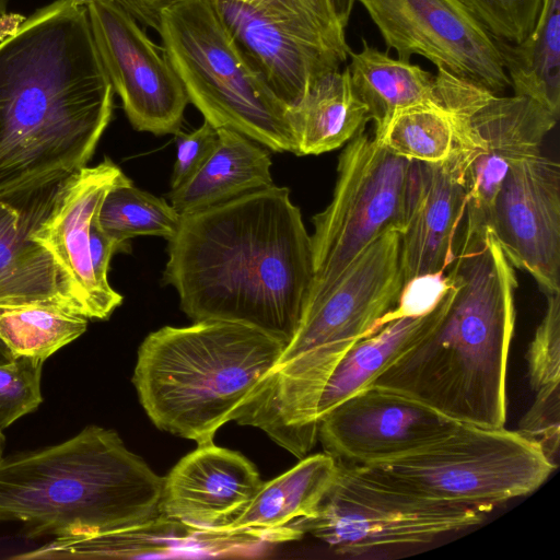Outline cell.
<instances>
[{
  "instance_id": "1",
  "label": "cell",
  "mask_w": 560,
  "mask_h": 560,
  "mask_svg": "<svg viewBox=\"0 0 560 560\" xmlns=\"http://www.w3.org/2000/svg\"><path fill=\"white\" fill-rule=\"evenodd\" d=\"M163 284L192 320L247 325L287 345L312 287V240L288 187L275 184L180 215Z\"/></svg>"
},
{
  "instance_id": "2",
  "label": "cell",
  "mask_w": 560,
  "mask_h": 560,
  "mask_svg": "<svg viewBox=\"0 0 560 560\" xmlns=\"http://www.w3.org/2000/svg\"><path fill=\"white\" fill-rule=\"evenodd\" d=\"M85 5L56 0L0 42V194L86 166L114 109Z\"/></svg>"
},
{
  "instance_id": "3",
  "label": "cell",
  "mask_w": 560,
  "mask_h": 560,
  "mask_svg": "<svg viewBox=\"0 0 560 560\" xmlns=\"http://www.w3.org/2000/svg\"><path fill=\"white\" fill-rule=\"evenodd\" d=\"M440 323L369 386L408 396L459 423L502 428L517 279L492 230L462 229L445 271Z\"/></svg>"
},
{
  "instance_id": "4",
  "label": "cell",
  "mask_w": 560,
  "mask_h": 560,
  "mask_svg": "<svg viewBox=\"0 0 560 560\" xmlns=\"http://www.w3.org/2000/svg\"><path fill=\"white\" fill-rule=\"evenodd\" d=\"M404 285L400 235L392 230L370 244L330 292L302 314L277 363L234 421L260 429L300 459L306 456L317 442L316 407L330 374L355 342L381 328Z\"/></svg>"
},
{
  "instance_id": "5",
  "label": "cell",
  "mask_w": 560,
  "mask_h": 560,
  "mask_svg": "<svg viewBox=\"0 0 560 560\" xmlns=\"http://www.w3.org/2000/svg\"><path fill=\"white\" fill-rule=\"evenodd\" d=\"M163 477L112 429L0 459V522L28 537H62L143 524L160 513Z\"/></svg>"
},
{
  "instance_id": "6",
  "label": "cell",
  "mask_w": 560,
  "mask_h": 560,
  "mask_svg": "<svg viewBox=\"0 0 560 560\" xmlns=\"http://www.w3.org/2000/svg\"><path fill=\"white\" fill-rule=\"evenodd\" d=\"M284 347L233 322L164 326L140 345L132 383L158 429L209 444L223 424L235 420Z\"/></svg>"
},
{
  "instance_id": "7",
  "label": "cell",
  "mask_w": 560,
  "mask_h": 560,
  "mask_svg": "<svg viewBox=\"0 0 560 560\" xmlns=\"http://www.w3.org/2000/svg\"><path fill=\"white\" fill-rule=\"evenodd\" d=\"M158 13L163 54L205 120L296 155L293 108L246 62L213 0H179Z\"/></svg>"
},
{
  "instance_id": "8",
  "label": "cell",
  "mask_w": 560,
  "mask_h": 560,
  "mask_svg": "<svg viewBox=\"0 0 560 560\" xmlns=\"http://www.w3.org/2000/svg\"><path fill=\"white\" fill-rule=\"evenodd\" d=\"M362 467L428 501L487 513L535 492L557 468L517 430L466 423L409 454Z\"/></svg>"
},
{
  "instance_id": "9",
  "label": "cell",
  "mask_w": 560,
  "mask_h": 560,
  "mask_svg": "<svg viewBox=\"0 0 560 560\" xmlns=\"http://www.w3.org/2000/svg\"><path fill=\"white\" fill-rule=\"evenodd\" d=\"M434 94L453 126V151L445 165L466 191L463 225L485 230L511 166L540 153L558 117L529 98L494 94L442 69Z\"/></svg>"
},
{
  "instance_id": "10",
  "label": "cell",
  "mask_w": 560,
  "mask_h": 560,
  "mask_svg": "<svg viewBox=\"0 0 560 560\" xmlns=\"http://www.w3.org/2000/svg\"><path fill=\"white\" fill-rule=\"evenodd\" d=\"M411 164L364 130L348 142L338 160L332 198L312 218L314 276L303 313L330 292L376 238L392 230L400 233Z\"/></svg>"
},
{
  "instance_id": "11",
  "label": "cell",
  "mask_w": 560,
  "mask_h": 560,
  "mask_svg": "<svg viewBox=\"0 0 560 560\" xmlns=\"http://www.w3.org/2000/svg\"><path fill=\"white\" fill-rule=\"evenodd\" d=\"M487 512L428 501L362 466L338 464V472L314 516L289 528L326 542L340 555L427 544L480 524Z\"/></svg>"
},
{
  "instance_id": "12",
  "label": "cell",
  "mask_w": 560,
  "mask_h": 560,
  "mask_svg": "<svg viewBox=\"0 0 560 560\" xmlns=\"http://www.w3.org/2000/svg\"><path fill=\"white\" fill-rule=\"evenodd\" d=\"M398 59L420 55L494 94L511 88L494 38L458 0H355Z\"/></svg>"
},
{
  "instance_id": "13",
  "label": "cell",
  "mask_w": 560,
  "mask_h": 560,
  "mask_svg": "<svg viewBox=\"0 0 560 560\" xmlns=\"http://www.w3.org/2000/svg\"><path fill=\"white\" fill-rule=\"evenodd\" d=\"M85 8L98 56L131 126L155 136L177 133L189 101L163 50L116 2L89 0Z\"/></svg>"
},
{
  "instance_id": "14",
  "label": "cell",
  "mask_w": 560,
  "mask_h": 560,
  "mask_svg": "<svg viewBox=\"0 0 560 560\" xmlns=\"http://www.w3.org/2000/svg\"><path fill=\"white\" fill-rule=\"evenodd\" d=\"M458 424L408 396L366 386L319 419L317 441L338 464L368 467L431 444Z\"/></svg>"
},
{
  "instance_id": "15",
  "label": "cell",
  "mask_w": 560,
  "mask_h": 560,
  "mask_svg": "<svg viewBox=\"0 0 560 560\" xmlns=\"http://www.w3.org/2000/svg\"><path fill=\"white\" fill-rule=\"evenodd\" d=\"M490 229L510 264L542 293H560V166L540 153L513 164L493 205Z\"/></svg>"
},
{
  "instance_id": "16",
  "label": "cell",
  "mask_w": 560,
  "mask_h": 560,
  "mask_svg": "<svg viewBox=\"0 0 560 560\" xmlns=\"http://www.w3.org/2000/svg\"><path fill=\"white\" fill-rule=\"evenodd\" d=\"M125 176L107 156L95 166L73 172L33 234L51 255L80 314L88 319L105 320L122 303L117 291L102 287L95 277L90 228L106 194Z\"/></svg>"
},
{
  "instance_id": "17",
  "label": "cell",
  "mask_w": 560,
  "mask_h": 560,
  "mask_svg": "<svg viewBox=\"0 0 560 560\" xmlns=\"http://www.w3.org/2000/svg\"><path fill=\"white\" fill-rule=\"evenodd\" d=\"M213 2L246 62L291 108L318 78L339 70L351 50L290 23L269 19L244 2Z\"/></svg>"
},
{
  "instance_id": "18",
  "label": "cell",
  "mask_w": 560,
  "mask_h": 560,
  "mask_svg": "<svg viewBox=\"0 0 560 560\" xmlns=\"http://www.w3.org/2000/svg\"><path fill=\"white\" fill-rule=\"evenodd\" d=\"M68 176L0 194V310L44 304L80 314L51 255L33 237Z\"/></svg>"
},
{
  "instance_id": "19",
  "label": "cell",
  "mask_w": 560,
  "mask_h": 560,
  "mask_svg": "<svg viewBox=\"0 0 560 560\" xmlns=\"http://www.w3.org/2000/svg\"><path fill=\"white\" fill-rule=\"evenodd\" d=\"M267 545L246 530L199 528L160 514L140 525L55 537L15 559L201 558L242 555Z\"/></svg>"
},
{
  "instance_id": "20",
  "label": "cell",
  "mask_w": 560,
  "mask_h": 560,
  "mask_svg": "<svg viewBox=\"0 0 560 560\" xmlns=\"http://www.w3.org/2000/svg\"><path fill=\"white\" fill-rule=\"evenodd\" d=\"M259 472L238 452L198 445L163 477L160 513L199 528L234 520L261 487Z\"/></svg>"
},
{
  "instance_id": "21",
  "label": "cell",
  "mask_w": 560,
  "mask_h": 560,
  "mask_svg": "<svg viewBox=\"0 0 560 560\" xmlns=\"http://www.w3.org/2000/svg\"><path fill=\"white\" fill-rule=\"evenodd\" d=\"M467 196L445 163L412 161L405 224L400 231L404 283L443 275L452 262Z\"/></svg>"
},
{
  "instance_id": "22",
  "label": "cell",
  "mask_w": 560,
  "mask_h": 560,
  "mask_svg": "<svg viewBox=\"0 0 560 560\" xmlns=\"http://www.w3.org/2000/svg\"><path fill=\"white\" fill-rule=\"evenodd\" d=\"M338 472V463L328 454L301 458L293 468L262 482L249 504L219 529L246 530L267 544L300 539L289 526L315 515Z\"/></svg>"
},
{
  "instance_id": "23",
  "label": "cell",
  "mask_w": 560,
  "mask_h": 560,
  "mask_svg": "<svg viewBox=\"0 0 560 560\" xmlns=\"http://www.w3.org/2000/svg\"><path fill=\"white\" fill-rule=\"evenodd\" d=\"M453 293L454 288L448 280L441 299L429 312L393 319L355 342L338 362L324 386L316 407L317 423L335 406L369 386L401 354L427 336L445 315Z\"/></svg>"
},
{
  "instance_id": "24",
  "label": "cell",
  "mask_w": 560,
  "mask_h": 560,
  "mask_svg": "<svg viewBox=\"0 0 560 560\" xmlns=\"http://www.w3.org/2000/svg\"><path fill=\"white\" fill-rule=\"evenodd\" d=\"M217 131L218 144L202 167L167 194L179 215L273 185L267 148L235 130L219 128Z\"/></svg>"
},
{
  "instance_id": "25",
  "label": "cell",
  "mask_w": 560,
  "mask_h": 560,
  "mask_svg": "<svg viewBox=\"0 0 560 560\" xmlns=\"http://www.w3.org/2000/svg\"><path fill=\"white\" fill-rule=\"evenodd\" d=\"M347 67L357 97L366 107L378 137L398 112L425 103H436L434 79L418 65L390 58L386 52L369 46L363 39L359 52L350 50Z\"/></svg>"
},
{
  "instance_id": "26",
  "label": "cell",
  "mask_w": 560,
  "mask_h": 560,
  "mask_svg": "<svg viewBox=\"0 0 560 560\" xmlns=\"http://www.w3.org/2000/svg\"><path fill=\"white\" fill-rule=\"evenodd\" d=\"M296 155H318L336 150L364 130L366 107L353 92L349 71L336 70L318 78L293 107Z\"/></svg>"
},
{
  "instance_id": "27",
  "label": "cell",
  "mask_w": 560,
  "mask_h": 560,
  "mask_svg": "<svg viewBox=\"0 0 560 560\" xmlns=\"http://www.w3.org/2000/svg\"><path fill=\"white\" fill-rule=\"evenodd\" d=\"M514 95L560 112V0H542L536 23L518 43L494 38Z\"/></svg>"
},
{
  "instance_id": "28",
  "label": "cell",
  "mask_w": 560,
  "mask_h": 560,
  "mask_svg": "<svg viewBox=\"0 0 560 560\" xmlns=\"http://www.w3.org/2000/svg\"><path fill=\"white\" fill-rule=\"evenodd\" d=\"M89 319L59 307L30 304L0 310V340L14 355L46 361L83 335Z\"/></svg>"
},
{
  "instance_id": "29",
  "label": "cell",
  "mask_w": 560,
  "mask_h": 560,
  "mask_svg": "<svg viewBox=\"0 0 560 560\" xmlns=\"http://www.w3.org/2000/svg\"><path fill=\"white\" fill-rule=\"evenodd\" d=\"M179 222L180 215L165 198L139 189L127 176L109 189L97 212L101 229L120 243L138 235L170 241Z\"/></svg>"
},
{
  "instance_id": "30",
  "label": "cell",
  "mask_w": 560,
  "mask_h": 560,
  "mask_svg": "<svg viewBox=\"0 0 560 560\" xmlns=\"http://www.w3.org/2000/svg\"><path fill=\"white\" fill-rule=\"evenodd\" d=\"M374 138L397 156L432 164L445 163L454 144L451 117L438 103L419 104L398 112Z\"/></svg>"
},
{
  "instance_id": "31",
  "label": "cell",
  "mask_w": 560,
  "mask_h": 560,
  "mask_svg": "<svg viewBox=\"0 0 560 560\" xmlns=\"http://www.w3.org/2000/svg\"><path fill=\"white\" fill-rule=\"evenodd\" d=\"M152 10L179 0H143ZM244 2L265 16L290 23L343 49L346 27L355 0H235Z\"/></svg>"
},
{
  "instance_id": "32",
  "label": "cell",
  "mask_w": 560,
  "mask_h": 560,
  "mask_svg": "<svg viewBox=\"0 0 560 560\" xmlns=\"http://www.w3.org/2000/svg\"><path fill=\"white\" fill-rule=\"evenodd\" d=\"M45 360L14 357L0 364V431L34 411L43 401L40 377Z\"/></svg>"
},
{
  "instance_id": "33",
  "label": "cell",
  "mask_w": 560,
  "mask_h": 560,
  "mask_svg": "<svg viewBox=\"0 0 560 560\" xmlns=\"http://www.w3.org/2000/svg\"><path fill=\"white\" fill-rule=\"evenodd\" d=\"M493 38L518 43L534 27L542 0H458Z\"/></svg>"
},
{
  "instance_id": "34",
  "label": "cell",
  "mask_w": 560,
  "mask_h": 560,
  "mask_svg": "<svg viewBox=\"0 0 560 560\" xmlns=\"http://www.w3.org/2000/svg\"><path fill=\"white\" fill-rule=\"evenodd\" d=\"M546 311L527 353V373L534 392L560 383V293L547 294Z\"/></svg>"
},
{
  "instance_id": "35",
  "label": "cell",
  "mask_w": 560,
  "mask_h": 560,
  "mask_svg": "<svg viewBox=\"0 0 560 560\" xmlns=\"http://www.w3.org/2000/svg\"><path fill=\"white\" fill-rule=\"evenodd\" d=\"M535 400L521 419L518 432L539 446L558 466L560 441V383L535 392Z\"/></svg>"
},
{
  "instance_id": "36",
  "label": "cell",
  "mask_w": 560,
  "mask_h": 560,
  "mask_svg": "<svg viewBox=\"0 0 560 560\" xmlns=\"http://www.w3.org/2000/svg\"><path fill=\"white\" fill-rule=\"evenodd\" d=\"M218 131L208 121L196 130L175 133L176 160L171 175V189L187 183L206 163L218 144Z\"/></svg>"
},
{
  "instance_id": "37",
  "label": "cell",
  "mask_w": 560,
  "mask_h": 560,
  "mask_svg": "<svg viewBox=\"0 0 560 560\" xmlns=\"http://www.w3.org/2000/svg\"><path fill=\"white\" fill-rule=\"evenodd\" d=\"M447 285L445 273L410 280L404 285L395 308L381 319V327L399 317L418 316L429 312L439 302Z\"/></svg>"
},
{
  "instance_id": "38",
  "label": "cell",
  "mask_w": 560,
  "mask_h": 560,
  "mask_svg": "<svg viewBox=\"0 0 560 560\" xmlns=\"http://www.w3.org/2000/svg\"><path fill=\"white\" fill-rule=\"evenodd\" d=\"M90 248L93 270L97 281L102 287L110 289L112 287L107 279L110 259L117 252L129 253L131 249L129 242L120 243L108 236L98 225L96 214L90 228Z\"/></svg>"
},
{
  "instance_id": "39",
  "label": "cell",
  "mask_w": 560,
  "mask_h": 560,
  "mask_svg": "<svg viewBox=\"0 0 560 560\" xmlns=\"http://www.w3.org/2000/svg\"><path fill=\"white\" fill-rule=\"evenodd\" d=\"M83 5L89 0H74ZM126 10L140 25L158 32L159 13L152 10L143 0H112Z\"/></svg>"
},
{
  "instance_id": "40",
  "label": "cell",
  "mask_w": 560,
  "mask_h": 560,
  "mask_svg": "<svg viewBox=\"0 0 560 560\" xmlns=\"http://www.w3.org/2000/svg\"><path fill=\"white\" fill-rule=\"evenodd\" d=\"M14 355L10 352V350L5 347V345L0 340V364L10 362Z\"/></svg>"
},
{
  "instance_id": "41",
  "label": "cell",
  "mask_w": 560,
  "mask_h": 560,
  "mask_svg": "<svg viewBox=\"0 0 560 560\" xmlns=\"http://www.w3.org/2000/svg\"><path fill=\"white\" fill-rule=\"evenodd\" d=\"M9 5V0H0V15H3L7 13Z\"/></svg>"
},
{
  "instance_id": "42",
  "label": "cell",
  "mask_w": 560,
  "mask_h": 560,
  "mask_svg": "<svg viewBox=\"0 0 560 560\" xmlns=\"http://www.w3.org/2000/svg\"><path fill=\"white\" fill-rule=\"evenodd\" d=\"M3 447H4V435H3V432L0 431V459L3 457L2 456Z\"/></svg>"
}]
</instances>
